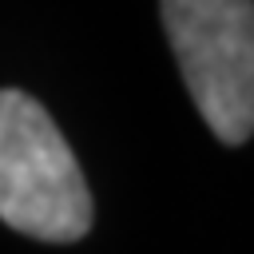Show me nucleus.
I'll return each instance as SVG.
<instances>
[{"label":"nucleus","instance_id":"f03ea898","mask_svg":"<svg viewBox=\"0 0 254 254\" xmlns=\"http://www.w3.org/2000/svg\"><path fill=\"white\" fill-rule=\"evenodd\" d=\"M163 24L198 115L222 143H246L254 123V4L163 0Z\"/></svg>","mask_w":254,"mask_h":254},{"label":"nucleus","instance_id":"f257e3e1","mask_svg":"<svg viewBox=\"0 0 254 254\" xmlns=\"http://www.w3.org/2000/svg\"><path fill=\"white\" fill-rule=\"evenodd\" d=\"M0 222L44 242H75L91 226V194L67 139L16 87L0 91Z\"/></svg>","mask_w":254,"mask_h":254}]
</instances>
